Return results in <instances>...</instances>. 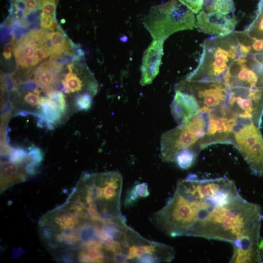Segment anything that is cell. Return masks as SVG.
<instances>
[{
  "label": "cell",
  "mask_w": 263,
  "mask_h": 263,
  "mask_svg": "<svg viewBox=\"0 0 263 263\" xmlns=\"http://www.w3.org/2000/svg\"><path fill=\"white\" fill-rule=\"evenodd\" d=\"M239 195L228 178L199 179L190 174L177 181L172 197L163 207L164 219L174 237L202 238L221 207Z\"/></svg>",
  "instance_id": "cell-1"
},
{
  "label": "cell",
  "mask_w": 263,
  "mask_h": 263,
  "mask_svg": "<svg viewBox=\"0 0 263 263\" xmlns=\"http://www.w3.org/2000/svg\"><path fill=\"white\" fill-rule=\"evenodd\" d=\"M123 177L116 171L85 173L73 191L76 199L102 213H120Z\"/></svg>",
  "instance_id": "cell-2"
},
{
  "label": "cell",
  "mask_w": 263,
  "mask_h": 263,
  "mask_svg": "<svg viewBox=\"0 0 263 263\" xmlns=\"http://www.w3.org/2000/svg\"><path fill=\"white\" fill-rule=\"evenodd\" d=\"M202 47L198 66L186 78L206 81L222 79L239 53L236 32L208 38L203 43Z\"/></svg>",
  "instance_id": "cell-3"
},
{
  "label": "cell",
  "mask_w": 263,
  "mask_h": 263,
  "mask_svg": "<svg viewBox=\"0 0 263 263\" xmlns=\"http://www.w3.org/2000/svg\"><path fill=\"white\" fill-rule=\"evenodd\" d=\"M193 13L178 0L152 6L143 23L153 40H165L178 31L196 28Z\"/></svg>",
  "instance_id": "cell-4"
},
{
  "label": "cell",
  "mask_w": 263,
  "mask_h": 263,
  "mask_svg": "<svg viewBox=\"0 0 263 263\" xmlns=\"http://www.w3.org/2000/svg\"><path fill=\"white\" fill-rule=\"evenodd\" d=\"M207 121V114L200 113L185 123L164 132L160 138L162 160L173 162L177 154L187 149L200 152V143L206 134Z\"/></svg>",
  "instance_id": "cell-5"
},
{
  "label": "cell",
  "mask_w": 263,
  "mask_h": 263,
  "mask_svg": "<svg viewBox=\"0 0 263 263\" xmlns=\"http://www.w3.org/2000/svg\"><path fill=\"white\" fill-rule=\"evenodd\" d=\"M233 145L242 155L252 173L263 175V138L251 120L238 118Z\"/></svg>",
  "instance_id": "cell-6"
},
{
  "label": "cell",
  "mask_w": 263,
  "mask_h": 263,
  "mask_svg": "<svg viewBox=\"0 0 263 263\" xmlns=\"http://www.w3.org/2000/svg\"><path fill=\"white\" fill-rule=\"evenodd\" d=\"M175 90L193 96L201 113L208 114L225 104L228 90L222 79L194 80L186 78L175 86Z\"/></svg>",
  "instance_id": "cell-7"
},
{
  "label": "cell",
  "mask_w": 263,
  "mask_h": 263,
  "mask_svg": "<svg viewBox=\"0 0 263 263\" xmlns=\"http://www.w3.org/2000/svg\"><path fill=\"white\" fill-rule=\"evenodd\" d=\"M225 104L238 118L259 124L263 112V87L230 89Z\"/></svg>",
  "instance_id": "cell-8"
},
{
  "label": "cell",
  "mask_w": 263,
  "mask_h": 263,
  "mask_svg": "<svg viewBox=\"0 0 263 263\" xmlns=\"http://www.w3.org/2000/svg\"><path fill=\"white\" fill-rule=\"evenodd\" d=\"M207 125L200 146L202 149L217 143H233L234 130L238 117L226 104L207 114Z\"/></svg>",
  "instance_id": "cell-9"
},
{
  "label": "cell",
  "mask_w": 263,
  "mask_h": 263,
  "mask_svg": "<svg viewBox=\"0 0 263 263\" xmlns=\"http://www.w3.org/2000/svg\"><path fill=\"white\" fill-rule=\"evenodd\" d=\"M222 80L228 90L234 88L263 87V76L254 70L252 60L247 55L240 53Z\"/></svg>",
  "instance_id": "cell-10"
},
{
  "label": "cell",
  "mask_w": 263,
  "mask_h": 263,
  "mask_svg": "<svg viewBox=\"0 0 263 263\" xmlns=\"http://www.w3.org/2000/svg\"><path fill=\"white\" fill-rule=\"evenodd\" d=\"M230 14L208 13L202 10L197 16L196 28L201 32L215 36L229 34L237 23L235 16Z\"/></svg>",
  "instance_id": "cell-11"
},
{
  "label": "cell",
  "mask_w": 263,
  "mask_h": 263,
  "mask_svg": "<svg viewBox=\"0 0 263 263\" xmlns=\"http://www.w3.org/2000/svg\"><path fill=\"white\" fill-rule=\"evenodd\" d=\"M67 72L64 74L61 83L63 91L67 94L89 93L93 96L97 90V82L87 68H84L81 73L74 71V66H67ZM78 95V94H77Z\"/></svg>",
  "instance_id": "cell-12"
},
{
  "label": "cell",
  "mask_w": 263,
  "mask_h": 263,
  "mask_svg": "<svg viewBox=\"0 0 263 263\" xmlns=\"http://www.w3.org/2000/svg\"><path fill=\"white\" fill-rule=\"evenodd\" d=\"M165 40H153L144 52L141 67L142 86L152 83L158 75L163 55Z\"/></svg>",
  "instance_id": "cell-13"
},
{
  "label": "cell",
  "mask_w": 263,
  "mask_h": 263,
  "mask_svg": "<svg viewBox=\"0 0 263 263\" xmlns=\"http://www.w3.org/2000/svg\"><path fill=\"white\" fill-rule=\"evenodd\" d=\"M171 114L178 125L185 123L201 113L197 101L191 94L175 90L170 105Z\"/></svg>",
  "instance_id": "cell-14"
},
{
  "label": "cell",
  "mask_w": 263,
  "mask_h": 263,
  "mask_svg": "<svg viewBox=\"0 0 263 263\" xmlns=\"http://www.w3.org/2000/svg\"><path fill=\"white\" fill-rule=\"evenodd\" d=\"M61 70V65L52 60L43 63L36 70L34 81L47 95L56 91L55 87L57 83L58 74Z\"/></svg>",
  "instance_id": "cell-15"
},
{
  "label": "cell",
  "mask_w": 263,
  "mask_h": 263,
  "mask_svg": "<svg viewBox=\"0 0 263 263\" xmlns=\"http://www.w3.org/2000/svg\"><path fill=\"white\" fill-rule=\"evenodd\" d=\"M38 116L49 129L60 122L64 116L55 99L48 96H41Z\"/></svg>",
  "instance_id": "cell-16"
},
{
  "label": "cell",
  "mask_w": 263,
  "mask_h": 263,
  "mask_svg": "<svg viewBox=\"0 0 263 263\" xmlns=\"http://www.w3.org/2000/svg\"><path fill=\"white\" fill-rule=\"evenodd\" d=\"M28 173L21 164L10 161L0 165V191H3L10 186L26 180Z\"/></svg>",
  "instance_id": "cell-17"
},
{
  "label": "cell",
  "mask_w": 263,
  "mask_h": 263,
  "mask_svg": "<svg viewBox=\"0 0 263 263\" xmlns=\"http://www.w3.org/2000/svg\"><path fill=\"white\" fill-rule=\"evenodd\" d=\"M53 50L52 58L56 57L62 54L71 55L72 52L67 39L58 29L49 33Z\"/></svg>",
  "instance_id": "cell-18"
},
{
  "label": "cell",
  "mask_w": 263,
  "mask_h": 263,
  "mask_svg": "<svg viewBox=\"0 0 263 263\" xmlns=\"http://www.w3.org/2000/svg\"><path fill=\"white\" fill-rule=\"evenodd\" d=\"M208 13L233 14L235 5L233 0H204L202 9Z\"/></svg>",
  "instance_id": "cell-19"
},
{
  "label": "cell",
  "mask_w": 263,
  "mask_h": 263,
  "mask_svg": "<svg viewBox=\"0 0 263 263\" xmlns=\"http://www.w3.org/2000/svg\"><path fill=\"white\" fill-rule=\"evenodd\" d=\"M56 0H43L40 15V24L45 29L50 30L57 23L55 20Z\"/></svg>",
  "instance_id": "cell-20"
},
{
  "label": "cell",
  "mask_w": 263,
  "mask_h": 263,
  "mask_svg": "<svg viewBox=\"0 0 263 263\" xmlns=\"http://www.w3.org/2000/svg\"><path fill=\"white\" fill-rule=\"evenodd\" d=\"M40 90L38 88L33 89V92H28L24 94L21 98V102L17 105L21 108H23L22 111L19 112H27L29 109H34L39 110L40 100ZM16 105V106H17Z\"/></svg>",
  "instance_id": "cell-21"
},
{
  "label": "cell",
  "mask_w": 263,
  "mask_h": 263,
  "mask_svg": "<svg viewBox=\"0 0 263 263\" xmlns=\"http://www.w3.org/2000/svg\"><path fill=\"white\" fill-rule=\"evenodd\" d=\"M199 153L194 149H186L177 154L174 162L179 168L188 169L193 164Z\"/></svg>",
  "instance_id": "cell-22"
},
{
  "label": "cell",
  "mask_w": 263,
  "mask_h": 263,
  "mask_svg": "<svg viewBox=\"0 0 263 263\" xmlns=\"http://www.w3.org/2000/svg\"><path fill=\"white\" fill-rule=\"evenodd\" d=\"M93 97L89 93L77 95L74 101V108L76 111H88L92 106Z\"/></svg>",
  "instance_id": "cell-23"
},
{
  "label": "cell",
  "mask_w": 263,
  "mask_h": 263,
  "mask_svg": "<svg viewBox=\"0 0 263 263\" xmlns=\"http://www.w3.org/2000/svg\"><path fill=\"white\" fill-rule=\"evenodd\" d=\"M178 0L194 14H198L203 9L204 0Z\"/></svg>",
  "instance_id": "cell-24"
},
{
  "label": "cell",
  "mask_w": 263,
  "mask_h": 263,
  "mask_svg": "<svg viewBox=\"0 0 263 263\" xmlns=\"http://www.w3.org/2000/svg\"><path fill=\"white\" fill-rule=\"evenodd\" d=\"M43 4V0H28L25 3V8L23 11V16H26L32 12L41 10Z\"/></svg>",
  "instance_id": "cell-25"
},
{
  "label": "cell",
  "mask_w": 263,
  "mask_h": 263,
  "mask_svg": "<svg viewBox=\"0 0 263 263\" xmlns=\"http://www.w3.org/2000/svg\"><path fill=\"white\" fill-rule=\"evenodd\" d=\"M132 189L139 199L147 197L150 194L148 186L145 183H138Z\"/></svg>",
  "instance_id": "cell-26"
},
{
  "label": "cell",
  "mask_w": 263,
  "mask_h": 263,
  "mask_svg": "<svg viewBox=\"0 0 263 263\" xmlns=\"http://www.w3.org/2000/svg\"><path fill=\"white\" fill-rule=\"evenodd\" d=\"M14 42V38H13L10 41L4 45L3 48V52L2 55L6 59H9L11 58L12 52L13 51H14L15 47Z\"/></svg>",
  "instance_id": "cell-27"
},
{
  "label": "cell",
  "mask_w": 263,
  "mask_h": 263,
  "mask_svg": "<svg viewBox=\"0 0 263 263\" xmlns=\"http://www.w3.org/2000/svg\"><path fill=\"white\" fill-rule=\"evenodd\" d=\"M258 262L263 263V239H260L258 250Z\"/></svg>",
  "instance_id": "cell-28"
},
{
  "label": "cell",
  "mask_w": 263,
  "mask_h": 263,
  "mask_svg": "<svg viewBox=\"0 0 263 263\" xmlns=\"http://www.w3.org/2000/svg\"><path fill=\"white\" fill-rule=\"evenodd\" d=\"M18 0L22 1V2H23L24 3H25L28 0Z\"/></svg>",
  "instance_id": "cell-29"
},
{
  "label": "cell",
  "mask_w": 263,
  "mask_h": 263,
  "mask_svg": "<svg viewBox=\"0 0 263 263\" xmlns=\"http://www.w3.org/2000/svg\"><path fill=\"white\" fill-rule=\"evenodd\" d=\"M262 41L263 44V39H261Z\"/></svg>",
  "instance_id": "cell-30"
}]
</instances>
